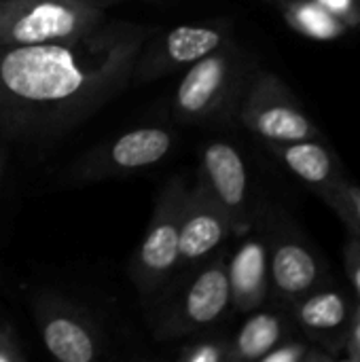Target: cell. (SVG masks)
Returning a JSON list of instances; mask_svg holds the SVG:
<instances>
[{
	"label": "cell",
	"mask_w": 360,
	"mask_h": 362,
	"mask_svg": "<svg viewBox=\"0 0 360 362\" xmlns=\"http://www.w3.org/2000/svg\"><path fill=\"white\" fill-rule=\"evenodd\" d=\"M151 30L106 19L59 42L0 47V134L42 142L79 127L121 95Z\"/></svg>",
	"instance_id": "1"
},
{
	"label": "cell",
	"mask_w": 360,
	"mask_h": 362,
	"mask_svg": "<svg viewBox=\"0 0 360 362\" xmlns=\"http://www.w3.org/2000/svg\"><path fill=\"white\" fill-rule=\"evenodd\" d=\"M106 19V6L87 0H0V47L70 40Z\"/></svg>",
	"instance_id": "2"
},
{
	"label": "cell",
	"mask_w": 360,
	"mask_h": 362,
	"mask_svg": "<svg viewBox=\"0 0 360 362\" xmlns=\"http://www.w3.org/2000/svg\"><path fill=\"white\" fill-rule=\"evenodd\" d=\"M227 261L225 250L219 248L204 261V265L176 293V297L168 301L153 327V335L159 341L180 339L206 331L229 312L231 288Z\"/></svg>",
	"instance_id": "3"
},
{
	"label": "cell",
	"mask_w": 360,
	"mask_h": 362,
	"mask_svg": "<svg viewBox=\"0 0 360 362\" xmlns=\"http://www.w3.org/2000/svg\"><path fill=\"white\" fill-rule=\"evenodd\" d=\"M187 195L189 185L180 176L172 178L161 189L142 244L132 257L129 278L144 297L155 295L178 269L180 221Z\"/></svg>",
	"instance_id": "4"
},
{
	"label": "cell",
	"mask_w": 360,
	"mask_h": 362,
	"mask_svg": "<svg viewBox=\"0 0 360 362\" xmlns=\"http://www.w3.org/2000/svg\"><path fill=\"white\" fill-rule=\"evenodd\" d=\"M242 83V55L227 40L216 51L197 59L182 74L172 108L182 123H204L223 117Z\"/></svg>",
	"instance_id": "5"
},
{
	"label": "cell",
	"mask_w": 360,
	"mask_h": 362,
	"mask_svg": "<svg viewBox=\"0 0 360 362\" xmlns=\"http://www.w3.org/2000/svg\"><path fill=\"white\" fill-rule=\"evenodd\" d=\"M240 121L267 144L320 138V129L303 112L289 87L269 72H261L250 83L240 104Z\"/></svg>",
	"instance_id": "6"
},
{
	"label": "cell",
	"mask_w": 360,
	"mask_h": 362,
	"mask_svg": "<svg viewBox=\"0 0 360 362\" xmlns=\"http://www.w3.org/2000/svg\"><path fill=\"white\" fill-rule=\"evenodd\" d=\"M176 136L161 125H142L119 134L87 153L72 170L79 182L121 178L161 163L174 148Z\"/></svg>",
	"instance_id": "7"
},
{
	"label": "cell",
	"mask_w": 360,
	"mask_h": 362,
	"mask_svg": "<svg viewBox=\"0 0 360 362\" xmlns=\"http://www.w3.org/2000/svg\"><path fill=\"white\" fill-rule=\"evenodd\" d=\"M231 25L227 21L216 23H182L157 38H146L142 45L129 85H144L168 76L180 68H189L197 59L216 51L231 40Z\"/></svg>",
	"instance_id": "8"
},
{
	"label": "cell",
	"mask_w": 360,
	"mask_h": 362,
	"mask_svg": "<svg viewBox=\"0 0 360 362\" xmlns=\"http://www.w3.org/2000/svg\"><path fill=\"white\" fill-rule=\"evenodd\" d=\"M32 314L47 352L62 362H93L104 356L106 339L76 303L45 293L34 297Z\"/></svg>",
	"instance_id": "9"
},
{
	"label": "cell",
	"mask_w": 360,
	"mask_h": 362,
	"mask_svg": "<svg viewBox=\"0 0 360 362\" xmlns=\"http://www.w3.org/2000/svg\"><path fill=\"white\" fill-rule=\"evenodd\" d=\"M233 225V235H246L250 216V185L242 153L227 140H212L202 148L197 174Z\"/></svg>",
	"instance_id": "10"
},
{
	"label": "cell",
	"mask_w": 360,
	"mask_h": 362,
	"mask_svg": "<svg viewBox=\"0 0 360 362\" xmlns=\"http://www.w3.org/2000/svg\"><path fill=\"white\" fill-rule=\"evenodd\" d=\"M233 235V225L223 206L212 197L204 180L197 176L189 189L178 242V269L195 267L210 259Z\"/></svg>",
	"instance_id": "11"
},
{
	"label": "cell",
	"mask_w": 360,
	"mask_h": 362,
	"mask_svg": "<svg viewBox=\"0 0 360 362\" xmlns=\"http://www.w3.org/2000/svg\"><path fill=\"white\" fill-rule=\"evenodd\" d=\"M299 327L325 348L348 344L354 314L350 299L337 288H316L293 303Z\"/></svg>",
	"instance_id": "12"
},
{
	"label": "cell",
	"mask_w": 360,
	"mask_h": 362,
	"mask_svg": "<svg viewBox=\"0 0 360 362\" xmlns=\"http://www.w3.org/2000/svg\"><path fill=\"white\" fill-rule=\"evenodd\" d=\"M323 280L316 255L297 238L278 235L269 246V282L280 301L295 303Z\"/></svg>",
	"instance_id": "13"
},
{
	"label": "cell",
	"mask_w": 360,
	"mask_h": 362,
	"mask_svg": "<svg viewBox=\"0 0 360 362\" xmlns=\"http://www.w3.org/2000/svg\"><path fill=\"white\" fill-rule=\"evenodd\" d=\"M231 308L250 314L263 305L269 293V244L261 235L246 238L227 261Z\"/></svg>",
	"instance_id": "14"
},
{
	"label": "cell",
	"mask_w": 360,
	"mask_h": 362,
	"mask_svg": "<svg viewBox=\"0 0 360 362\" xmlns=\"http://www.w3.org/2000/svg\"><path fill=\"white\" fill-rule=\"evenodd\" d=\"M267 146L301 182L312 187L325 199L335 193L339 180L344 178L335 155L323 142H318V138Z\"/></svg>",
	"instance_id": "15"
},
{
	"label": "cell",
	"mask_w": 360,
	"mask_h": 362,
	"mask_svg": "<svg viewBox=\"0 0 360 362\" xmlns=\"http://www.w3.org/2000/svg\"><path fill=\"white\" fill-rule=\"evenodd\" d=\"M286 335V325L272 310L257 312L242 325L233 341H229V362L261 361Z\"/></svg>",
	"instance_id": "16"
},
{
	"label": "cell",
	"mask_w": 360,
	"mask_h": 362,
	"mask_svg": "<svg viewBox=\"0 0 360 362\" xmlns=\"http://www.w3.org/2000/svg\"><path fill=\"white\" fill-rule=\"evenodd\" d=\"M280 8L286 23L312 40H335L348 32V25L323 8L316 0H282Z\"/></svg>",
	"instance_id": "17"
},
{
	"label": "cell",
	"mask_w": 360,
	"mask_h": 362,
	"mask_svg": "<svg viewBox=\"0 0 360 362\" xmlns=\"http://www.w3.org/2000/svg\"><path fill=\"white\" fill-rule=\"evenodd\" d=\"M327 204L348 225L352 238L360 240V187L350 182L348 178H342L335 193L327 199Z\"/></svg>",
	"instance_id": "18"
},
{
	"label": "cell",
	"mask_w": 360,
	"mask_h": 362,
	"mask_svg": "<svg viewBox=\"0 0 360 362\" xmlns=\"http://www.w3.org/2000/svg\"><path fill=\"white\" fill-rule=\"evenodd\" d=\"M176 358L180 362H225L229 361V341L221 337H202L182 346Z\"/></svg>",
	"instance_id": "19"
},
{
	"label": "cell",
	"mask_w": 360,
	"mask_h": 362,
	"mask_svg": "<svg viewBox=\"0 0 360 362\" xmlns=\"http://www.w3.org/2000/svg\"><path fill=\"white\" fill-rule=\"evenodd\" d=\"M28 358L13 325L0 316V362H23Z\"/></svg>",
	"instance_id": "20"
},
{
	"label": "cell",
	"mask_w": 360,
	"mask_h": 362,
	"mask_svg": "<svg viewBox=\"0 0 360 362\" xmlns=\"http://www.w3.org/2000/svg\"><path fill=\"white\" fill-rule=\"evenodd\" d=\"M323 8L335 15L342 23L350 28H360V2L359 0H316Z\"/></svg>",
	"instance_id": "21"
},
{
	"label": "cell",
	"mask_w": 360,
	"mask_h": 362,
	"mask_svg": "<svg viewBox=\"0 0 360 362\" xmlns=\"http://www.w3.org/2000/svg\"><path fill=\"white\" fill-rule=\"evenodd\" d=\"M308 352L310 346L303 341H280L261 358V362H306Z\"/></svg>",
	"instance_id": "22"
},
{
	"label": "cell",
	"mask_w": 360,
	"mask_h": 362,
	"mask_svg": "<svg viewBox=\"0 0 360 362\" xmlns=\"http://www.w3.org/2000/svg\"><path fill=\"white\" fill-rule=\"evenodd\" d=\"M344 259H346V272H348V278L356 291V295L360 297V240L352 238V242L346 246V252H344Z\"/></svg>",
	"instance_id": "23"
},
{
	"label": "cell",
	"mask_w": 360,
	"mask_h": 362,
	"mask_svg": "<svg viewBox=\"0 0 360 362\" xmlns=\"http://www.w3.org/2000/svg\"><path fill=\"white\" fill-rule=\"evenodd\" d=\"M348 350H350V356L354 361H360V305L356 308L352 331H350V337H348Z\"/></svg>",
	"instance_id": "24"
},
{
	"label": "cell",
	"mask_w": 360,
	"mask_h": 362,
	"mask_svg": "<svg viewBox=\"0 0 360 362\" xmlns=\"http://www.w3.org/2000/svg\"><path fill=\"white\" fill-rule=\"evenodd\" d=\"M87 2H95V4H100V6H112V4H117V2H123V0H87Z\"/></svg>",
	"instance_id": "25"
},
{
	"label": "cell",
	"mask_w": 360,
	"mask_h": 362,
	"mask_svg": "<svg viewBox=\"0 0 360 362\" xmlns=\"http://www.w3.org/2000/svg\"><path fill=\"white\" fill-rule=\"evenodd\" d=\"M2 174H4V157L0 153V185H2Z\"/></svg>",
	"instance_id": "26"
},
{
	"label": "cell",
	"mask_w": 360,
	"mask_h": 362,
	"mask_svg": "<svg viewBox=\"0 0 360 362\" xmlns=\"http://www.w3.org/2000/svg\"><path fill=\"white\" fill-rule=\"evenodd\" d=\"M359 2H360V0H359Z\"/></svg>",
	"instance_id": "27"
}]
</instances>
